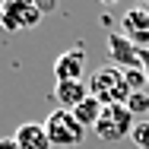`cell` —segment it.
<instances>
[{
    "mask_svg": "<svg viewBox=\"0 0 149 149\" xmlns=\"http://www.w3.org/2000/svg\"><path fill=\"white\" fill-rule=\"evenodd\" d=\"M133 127H136V118L127 111V105H105L102 108V118H98V124L92 130H95L98 140L118 143V140H124V136L133 133Z\"/></svg>",
    "mask_w": 149,
    "mask_h": 149,
    "instance_id": "7a4b0ae2",
    "label": "cell"
},
{
    "mask_svg": "<svg viewBox=\"0 0 149 149\" xmlns=\"http://www.w3.org/2000/svg\"><path fill=\"white\" fill-rule=\"evenodd\" d=\"M89 98V83H57L54 86V102H57V108L63 111H73L79 102H86Z\"/></svg>",
    "mask_w": 149,
    "mask_h": 149,
    "instance_id": "ba28073f",
    "label": "cell"
},
{
    "mask_svg": "<svg viewBox=\"0 0 149 149\" xmlns=\"http://www.w3.org/2000/svg\"><path fill=\"white\" fill-rule=\"evenodd\" d=\"M0 149H19L16 136H3V140H0Z\"/></svg>",
    "mask_w": 149,
    "mask_h": 149,
    "instance_id": "5bb4252c",
    "label": "cell"
},
{
    "mask_svg": "<svg viewBox=\"0 0 149 149\" xmlns=\"http://www.w3.org/2000/svg\"><path fill=\"white\" fill-rule=\"evenodd\" d=\"M102 108H105V105H102L98 98H92V95H89V98H86V102H79V105L70 111V114L79 120L86 130H89V127H95V124H98V118H102Z\"/></svg>",
    "mask_w": 149,
    "mask_h": 149,
    "instance_id": "30bf717a",
    "label": "cell"
},
{
    "mask_svg": "<svg viewBox=\"0 0 149 149\" xmlns=\"http://www.w3.org/2000/svg\"><path fill=\"white\" fill-rule=\"evenodd\" d=\"M89 95L98 98L102 105H127V98L133 95L127 76L120 67H98L95 73L89 76Z\"/></svg>",
    "mask_w": 149,
    "mask_h": 149,
    "instance_id": "6da1fadb",
    "label": "cell"
},
{
    "mask_svg": "<svg viewBox=\"0 0 149 149\" xmlns=\"http://www.w3.org/2000/svg\"><path fill=\"white\" fill-rule=\"evenodd\" d=\"M127 111H130L133 118H140V114L149 118V95H146V89H143V92H133V95L127 98Z\"/></svg>",
    "mask_w": 149,
    "mask_h": 149,
    "instance_id": "8fae6325",
    "label": "cell"
},
{
    "mask_svg": "<svg viewBox=\"0 0 149 149\" xmlns=\"http://www.w3.org/2000/svg\"><path fill=\"white\" fill-rule=\"evenodd\" d=\"M140 63H143V76H146V86H149V48H140Z\"/></svg>",
    "mask_w": 149,
    "mask_h": 149,
    "instance_id": "4fadbf2b",
    "label": "cell"
},
{
    "mask_svg": "<svg viewBox=\"0 0 149 149\" xmlns=\"http://www.w3.org/2000/svg\"><path fill=\"white\" fill-rule=\"evenodd\" d=\"M41 22V6L35 0H3L0 3V26L3 32H26Z\"/></svg>",
    "mask_w": 149,
    "mask_h": 149,
    "instance_id": "277c9868",
    "label": "cell"
},
{
    "mask_svg": "<svg viewBox=\"0 0 149 149\" xmlns=\"http://www.w3.org/2000/svg\"><path fill=\"white\" fill-rule=\"evenodd\" d=\"M120 35L130 38L136 48H149V10L146 6H133L124 13L120 19Z\"/></svg>",
    "mask_w": 149,
    "mask_h": 149,
    "instance_id": "52a82bcc",
    "label": "cell"
},
{
    "mask_svg": "<svg viewBox=\"0 0 149 149\" xmlns=\"http://www.w3.org/2000/svg\"><path fill=\"white\" fill-rule=\"evenodd\" d=\"M45 130H48L51 146H79V143L86 140V127L73 118L70 111H63V108H54V111L48 114Z\"/></svg>",
    "mask_w": 149,
    "mask_h": 149,
    "instance_id": "3957f363",
    "label": "cell"
},
{
    "mask_svg": "<svg viewBox=\"0 0 149 149\" xmlns=\"http://www.w3.org/2000/svg\"><path fill=\"white\" fill-rule=\"evenodd\" d=\"M130 140H133V146H136V149H149V120H136Z\"/></svg>",
    "mask_w": 149,
    "mask_h": 149,
    "instance_id": "7c38bea8",
    "label": "cell"
},
{
    "mask_svg": "<svg viewBox=\"0 0 149 149\" xmlns=\"http://www.w3.org/2000/svg\"><path fill=\"white\" fill-rule=\"evenodd\" d=\"M13 136H16L19 149H51L48 130H45V124H38V120H29V124H22V127H19Z\"/></svg>",
    "mask_w": 149,
    "mask_h": 149,
    "instance_id": "9c48e42d",
    "label": "cell"
},
{
    "mask_svg": "<svg viewBox=\"0 0 149 149\" xmlns=\"http://www.w3.org/2000/svg\"><path fill=\"white\" fill-rule=\"evenodd\" d=\"M83 73H86V51H83V45H73L70 51H60V57L54 60L57 83H79Z\"/></svg>",
    "mask_w": 149,
    "mask_h": 149,
    "instance_id": "5b68a950",
    "label": "cell"
},
{
    "mask_svg": "<svg viewBox=\"0 0 149 149\" xmlns=\"http://www.w3.org/2000/svg\"><path fill=\"white\" fill-rule=\"evenodd\" d=\"M108 57L114 60V67H120V70H143L140 48H136L130 38H124L120 32H111V35H108Z\"/></svg>",
    "mask_w": 149,
    "mask_h": 149,
    "instance_id": "8992f818",
    "label": "cell"
}]
</instances>
